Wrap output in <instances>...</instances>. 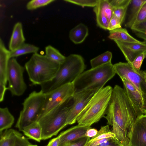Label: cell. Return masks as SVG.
<instances>
[{"instance_id":"ee69618b","label":"cell","mask_w":146,"mask_h":146,"mask_svg":"<svg viewBox=\"0 0 146 146\" xmlns=\"http://www.w3.org/2000/svg\"><path fill=\"white\" fill-rule=\"evenodd\" d=\"M145 58H146V51L145 52Z\"/></svg>"},{"instance_id":"ffe728a7","label":"cell","mask_w":146,"mask_h":146,"mask_svg":"<svg viewBox=\"0 0 146 146\" xmlns=\"http://www.w3.org/2000/svg\"><path fill=\"white\" fill-rule=\"evenodd\" d=\"M146 0H131L128 7V14L125 26L131 28L133 24L141 7Z\"/></svg>"},{"instance_id":"603a6c76","label":"cell","mask_w":146,"mask_h":146,"mask_svg":"<svg viewBox=\"0 0 146 146\" xmlns=\"http://www.w3.org/2000/svg\"><path fill=\"white\" fill-rule=\"evenodd\" d=\"M15 118L7 107L0 108V133L11 127Z\"/></svg>"},{"instance_id":"d6a6232c","label":"cell","mask_w":146,"mask_h":146,"mask_svg":"<svg viewBox=\"0 0 146 146\" xmlns=\"http://www.w3.org/2000/svg\"><path fill=\"white\" fill-rule=\"evenodd\" d=\"M145 21H146V1L140 8L133 25Z\"/></svg>"},{"instance_id":"7402d4cb","label":"cell","mask_w":146,"mask_h":146,"mask_svg":"<svg viewBox=\"0 0 146 146\" xmlns=\"http://www.w3.org/2000/svg\"><path fill=\"white\" fill-rule=\"evenodd\" d=\"M22 131L29 139L38 142L42 140V128L37 121L25 127Z\"/></svg>"},{"instance_id":"ac0fdd59","label":"cell","mask_w":146,"mask_h":146,"mask_svg":"<svg viewBox=\"0 0 146 146\" xmlns=\"http://www.w3.org/2000/svg\"><path fill=\"white\" fill-rule=\"evenodd\" d=\"M22 25L18 22L15 25L9 44V48L11 51H14L25 43Z\"/></svg>"},{"instance_id":"f1b7e54d","label":"cell","mask_w":146,"mask_h":146,"mask_svg":"<svg viewBox=\"0 0 146 146\" xmlns=\"http://www.w3.org/2000/svg\"><path fill=\"white\" fill-rule=\"evenodd\" d=\"M54 0H32L26 5L27 9L32 10L46 6L55 1Z\"/></svg>"},{"instance_id":"e0dca14e","label":"cell","mask_w":146,"mask_h":146,"mask_svg":"<svg viewBox=\"0 0 146 146\" xmlns=\"http://www.w3.org/2000/svg\"><path fill=\"white\" fill-rule=\"evenodd\" d=\"M10 51L7 49L1 38L0 39V84L6 86L7 70L10 58Z\"/></svg>"},{"instance_id":"3957f363","label":"cell","mask_w":146,"mask_h":146,"mask_svg":"<svg viewBox=\"0 0 146 146\" xmlns=\"http://www.w3.org/2000/svg\"><path fill=\"white\" fill-rule=\"evenodd\" d=\"M112 90L111 86H108L94 94L78 117V125L90 127L104 117Z\"/></svg>"},{"instance_id":"8992f818","label":"cell","mask_w":146,"mask_h":146,"mask_svg":"<svg viewBox=\"0 0 146 146\" xmlns=\"http://www.w3.org/2000/svg\"><path fill=\"white\" fill-rule=\"evenodd\" d=\"M115 74L111 62L91 68L83 72L73 82L74 93L88 90H100Z\"/></svg>"},{"instance_id":"2e32d148","label":"cell","mask_w":146,"mask_h":146,"mask_svg":"<svg viewBox=\"0 0 146 146\" xmlns=\"http://www.w3.org/2000/svg\"><path fill=\"white\" fill-rule=\"evenodd\" d=\"M130 146H146V128L137 119L130 139Z\"/></svg>"},{"instance_id":"836d02e7","label":"cell","mask_w":146,"mask_h":146,"mask_svg":"<svg viewBox=\"0 0 146 146\" xmlns=\"http://www.w3.org/2000/svg\"><path fill=\"white\" fill-rule=\"evenodd\" d=\"M121 25L119 19L113 14L109 22L108 30L110 31L121 28Z\"/></svg>"},{"instance_id":"60d3db41","label":"cell","mask_w":146,"mask_h":146,"mask_svg":"<svg viewBox=\"0 0 146 146\" xmlns=\"http://www.w3.org/2000/svg\"><path fill=\"white\" fill-rule=\"evenodd\" d=\"M112 137H109L99 140L92 143L89 146H96L109 140Z\"/></svg>"},{"instance_id":"4fadbf2b","label":"cell","mask_w":146,"mask_h":146,"mask_svg":"<svg viewBox=\"0 0 146 146\" xmlns=\"http://www.w3.org/2000/svg\"><path fill=\"white\" fill-rule=\"evenodd\" d=\"M121 79L124 85V89L134 108L137 117L144 114L141 92L134 85L127 80L123 78Z\"/></svg>"},{"instance_id":"277c9868","label":"cell","mask_w":146,"mask_h":146,"mask_svg":"<svg viewBox=\"0 0 146 146\" xmlns=\"http://www.w3.org/2000/svg\"><path fill=\"white\" fill-rule=\"evenodd\" d=\"M73 101L72 96L39 117L37 121L42 128V140H46L56 135L66 126L68 115Z\"/></svg>"},{"instance_id":"7bdbcfd3","label":"cell","mask_w":146,"mask_h":146,"mask_svg":"<svg viewBox=\"0 0 146 146\" xmlns=\"http://www.w3.org/2000/svg\"><path fill=\"white\" fill-rule=\"evenodd\" d=\"M28 146H38V145H33L31 144L29 145Z\"/></svg>"},{"instance_id":"484cf974","label":"cell","mask_w":146,"mask_h":146,"mask_svg":"<svg viewBox=\"0 0 146 146\" xmlns=\"http://www.w3.org/2000/svg\"><path fill=\"white\" fill-rule=\"evenodd\" d=\"M112 54L107 51L93 58L90 60L92 68H95L111 62Z\"/></svg>"},{"instance_id":"7c38bea8","label":"cell","mask_w":146,"mask_h":146,"mask_svg":"<svg viewBox=\"0 0 146 146\" xmlns=\"http://www.w3.org/2000/svg\"><path fill=\"white\" fill-rule=\"evenodd\" d=\"M123 54L128 62L130 63L139 55L146 51V41L140 43L114 41Z\"/></svg>"},{"instance_id":"4316f807","label":"cell","mask_w":146,"mask_h":146,"mask_svg":"<svg viewBox=\"0 0 146 146\" xmlns=\"http://www.w3.org/2000/svg\"><path fill=\"white\" fill-rule=\"evenodd\" d=\"M115 137V135L111 132L110 129L109 125H108L102 127L96 135L90 139L84 146H89L93 142L99 140Z\"/></svg>"},{"instance_id":"b9f144b4","label":"cell","mask_w":146,"mask_h":146,"mask_svg":"<svg viewBox=\"0 0 146 146\" xmlns=\"http://www.w3.org/2000/svg\"><path fill=\"white\" fill-rule=\"evenodd\" d=\"M137 119L146 128V114H144L137 118Z\"/></svg>"},{"instance_id":"8fae6325","label":"cell","mask_w":146,"mask_h":146,"mask_svg":"<svg viewBox=\"0 0 146 146\" xmlns=\"http://www.w3.org/2000/svg\"><path fill=\"white\" fill-rule=\"evenodd\" d=\"M113 67L115 73L121 78H123L127 80L141 92L140 85L143 78L144 71L137 72L131 64L128 62H119L114 64Z\"/></svg>"},{"instance_id":"52a82bcc","label":"cell","mask_w":146,"mask_h":146,"mask_svg":"<svg viewBox=\"0 0 146 146\" xmlns=\"http://www.w3.org/2000/svg\"><path fill=\"white\" fill-rule=\"evenodd\" d=\"M45 94L41 90L33 91L24 100L15 127L22 131L26 126L36 121L43 107Z\"/></svg>"},{"instance_id":"cb8c5ba5","label":"cell","mask_w":146,"mask_h":146,"mask_svg":"<svg viewBox=\"0 0 146 146\" xmlns=\"http://www.w3.org/2000/svg\"><path fill=\"white\" fill-rule=\"evenodd\" d=\"M39 50V47L37 46L25 43L16 50L10 51V58H15L28 53H36Z\"/></svg>"},{"instance_id":"e575fe53","label":"cell","mask_w":146,"mask_h":146,"mask_svg":"<svg viewBox=\"0 0 146 146\" xmlns=\"http://www.w3.org/2000/svg\"><path fill=\"white\" fill-rule=\"evenodd\" d=\"M145 58V52L138 56L131 63V64L134 69L137 72H139L143 61Z\"/></svg>"},{"instance_id":"9c48e42d","label":"cell","mask_w":146,"mask_h":146,"mask_svg":"<svg viewBox=\"0 0 146 146\" xmlns=\"http://www.w3.org/2000/svg\"><path fill=\"white\" fill-rule=\"evenodd\" d=\"M74 92L72 83L65 84L45 94L44 104L40 116L66 101L73 96Z\"/></svg>"},{"instance_id":"f35d334b","label":"cell","mask_w":146,"mask_h":146,"mask_svg":"<svg viewBox=\"0 0 146 146\" xmlns=\"http://www.w3.org/2000/svg\"><path fill=\"white\" fill-rule=\"evenodd\" d=\"M60 137L59 135L57 137L51 139L46 146H58Z\"/></svg>"},{"instance_id":"83f0119b","label":"cell","mask_w":146,"mask_h":146,"mask_svg":"<svg viewBox=\"0 0 146 146\" xmlns=\"http://www.w3.org/2000/svg\"><path fill=\"white\" fill-rule=\"evenodd\" d=\"M131 29L138 36L146 41V21L133 25Z\"/></svg>"},{"instance_id":"9a60e30c","label":"cell","mask_w":146,"mask_h":146,"mask_svg":"<svg viewBox=\"0 0 146 146\" xmlns=\"http://www.w3.org/2000/svg\"><path fill=\"white\" fill-rule=\"evenodd\" d=\"M90 127L78 125L61 132L58 146L77 141L83 138L87 137L85 135L87 130Z\"/></svg>"},{"instance_id":"5b68a950","label":"cell","mask_w":146,"mask_h":146,"mask_svg":"<svg viewBox=\"0 0 146 146\" xmlns=\"http://www.w3.org/2000/svg\"><path fill=\"white\" fill-rule=\"evenodd\" d=\"M60 66L45 55L36 53L33 54L24 67L32 84L40 86L54 77Z\"/></svg>"},{"instance_id":"7a4b0ae2","label":"cell","mask_w":146,"mask_h":146,"mask_svg":"<svg viewBox=\"0 0 146 146\" xmlns=\"http://www.w3.org/2000/svg\"><path fill=\"white\" fill-rule=\"evenodd\" d=\"M86 68L84 60L79 54H72L66 57L54 77L40 85L44 94L65 84L73 83Z\"/></svg>"},{"instance_id":"d4e9b609","label":"cell","mask_w":146,"mask_h":146,"mask_svg":"<svg viewBox=\"0 0 146 146\" xmlns=\"http://www.w3.org/2000/svg\"><path fill=\"white\" fill-rule=\"evenodd\" d=\"M45 55L52 61L61 64L64 61L66 57L62 54L56 49L50 45L45 48Z\"/></svg>"},{"instance_id":"1f68e13d","label":"cell","mask_w":146,"mask_h":146,"mask_svg":"<svg viewBox=\"0 0 146 146\" xmlns=\"http://www.w3.org/2000/svg\"><path fill=\"white\" fill-rule=\"evenodd\" d=\"M127 7L113 8V14L119 19L121 25L125 21Z\"/></svg>"},{"instance_id":"74e56055","label":"cell","mask_w":146,"mask_h":146,"mask_svg":"<svg viewBox=\"0 0 146 146\" xmlns=\"http://www.w3.org/2000/svg\"><path fill=\"white\" fill-rule=\"evenodd\" d=\"M98 131L96 129L90 127L86 131L85 135L87 137H92L96 135Z\"/></svg>"},{"instance_id":"d6986e66","label":"cell","mask_w":146,"mask_h":146,"mask_svg":"<svg viewBox=\"0 0 146 146\" xmlns=\"http://www.w3.org/2000/svg\"><path fill=\"white\" fill-rule=\"evenodd\" d=\"M88 35V30L84 24L80 23L71 30L69 37L71 40L75 44L82 42Z\"/></svg>"},{"instance_id":"ab89813d","label":"cell","mask_w":146,"mask_h":146,"mask_svg":"<svg viewBox=\"0 0 146 146\" xmlns=\"http://www.w3.org/2000/svg\"><path fill=\"white\" fill-rule=\"evenodd\" d=\"M7 90L6 86L0 84V102H2L4 99L6 90Z\"/></svg>"},{"instance_id":"ba28073f","label":"cell","mask_w":146,"mask_h":146,"mask_svg":"<svg viewBox=\"0 0 146 146\" xmlns=\"http://www.w3.org/2000/svg\"><path fill=\"white\" fill-rule=\"evenodd\" d=\"M25 69L15 58L10 59L7 70V88L13 96H22L27 89V86L23 77Z\"/></svg>"},{"instance_id":"44dd1931","label":"cell","mask_w":146,"mask_h":146,"mask_svg":"<svg viewBox=\"0 0 146 146\" xmlns=\"http://www.w3.org/2000/svg\"><path fill=\"white\" fill-rule=\"evenodd\" d=\"M108 37L114 41L119 40L136 43H140L141 42L131 36L126 29L122 28L110 31Z\"/></svg>"},{"instance_id":"5bb4252c","label":"cell","mask_w":146,"mask_h":146,"mask_svg":"<svg viewBox=\"0 0 146 146\" xmlns=\"http://www.w3.org/2000/svg\"><path fill=\"white\" fill-rule=\"evenodd\" d=\"M0 134V146H28L31 144L29 138L13 129H6Z\"/></svg>"},{"instance_id":"d590c367","label":"cell","mask_w":146,"mask_h":146,"mask_svg":"<svg viewBox=\"0 0 146 146\" xmlns=\"http://www.w3.org/2000/svg\"><path fill=\"white\" fill-rule=\"evenodd\" d=\"M113 8L127 7L131 0H109Z\"/></svg>"},{"instance_id":"30bf717a","label":"cell","mask_w":146,"mask_h":146,"mask_svg":"<svg viewBox=\"0 0 146 146\" xmlns=\"http://www.w3.org/2000/svg\"><path fill=\"white\" fill-rule=\"evenodd\" d=\"M98 89L88 90L75 92L73 103L68 112L65 126L75 123L79 115Z\"/></svg>"},{"instance_id":"4dcf8cb0","label":"cell","mask_w":146,"mask_h":146,"mask_svg":"<svg viewBox=\"0 0 146 146\" xmlns=\"http://www.w3.org/2000/svg\"><path fill=\"white\" fill-rule=\"evenodd\" d=\"M140 88L143 101V111L144 114H146V71H144L143 77Z\"/></svg>"},{"instance_id":"8d00e7d4","label":"cell","mask_w":146,"mask_h":146,"mask_svg":"<svg viewBox=\"0 0 146 146\" xmlns=\"http://www.w3.org/2000/svg\"><path fill=\"white\" fill-rule=\"evenodd\" d=\"M96 146H124L121 142L115 137L111 138L109 140Z\"/></svg>"},{"instance_id":"f546056e","label":"cell","mask_w":146,"mask_h":146,"mask_svg":"<svg viewBox=\"0 0 146 146\" xmlns=\"http://www.w3.org/2000/svg\"><path fill=\"white\" fill-rule=\"evenodd\" d=\"M65 1L82 6L94 7L98 0H65Z\"/></svg>"},{"instance_id":"6da1fadb","label":"cell","mask_w":146,"mask_h":146,"mask_svg":"<svg viewBox=\"0 0 146 146\" xmlns=\"http://www.w3.org/2000/svg\"><path fill=\"white\" fill-rule=\"evenodd\" d=\"M105 115L115 137L124 146H130L131 134L137 117L125 90L118 85L113 88Z\"/></svg>"}]
</instances>
